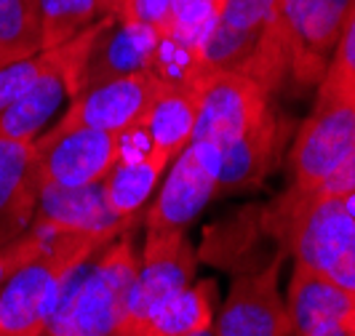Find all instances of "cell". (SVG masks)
Masks as SVG:
<instances>
[{
  "label": "cell",
  "instance_id": "11",
  "mask_svg": "<svg viewBox=\"0 0 355 336\" xmlns=\"http://www.w3.org/2000/svg\"><path fill=\"white\" fill-rule=\"evenodd\" d=\"M160 40L163 35L142 19L105 17L94 21L78 67V94L121 75L153 70Z\"/></svg>",
  "mask_w": 355,
  "mask_h": 336
},
{
  "label": "cell",
  "instance_id": "33",
  "mask_svg": "<svg viewBox=\"0 0 355 336\" xmlns=\"http://www.w3.org/2000/svg\"><path fill=\"white\" fill-rule=\"evenodd\" d=\"M353 334H355V315H353Z\"/></svg>",
  "mask_w": 355,
  "mask_h": 336
},
{
  "label": "cell",
  "instance_id": "24",
  "mask_svg": "<svg viewBox=\"0 0 355 336\" xmlns=\"http://www.w3.org/2000/svg\"><path fill=\"white\" fill-rule=\"evenodd\" d=\"M318 86L355 94V3L347 14L342 33H339L337 48L331 53V62H329L326 75L320 78Z\"/></svg>",
  "mask_w": 355,
  "mask_h": 336
},
{
  "label": "cell",
  "instance_id": "29",
  "mask_svg": "<svg viewBox=\"0 0 355 336\" xmlns=\"http://www.w3.org/2000/svg\"><path fill=\"white\" fill-rule=\"evenodd\" d=\"M193 336H216V334H214V326H211V328H203V331H198Z\"/></svg>",
  "mask_w": 355,
  "mask_h": 336
},
{
  "label": "cell",
  "instance_id": "15",
  "mask_svg": "<svg viewBox=\"0 0 355 336\" xmlns=\"http://www.w3.org/2000/svg\"><path fill=\"white\" fill-rule=\"evenodd\" d=\"M275 0H222L219 17L200 53V70L243 72L257 53Z\"/></svg>",
  "mask_w": 355,
  "mask_h": 336
},
{
  "label": "cell",
  "instance_id": "1",
  "mask_svg": "<svg viewBox=\"0 0 355 336\" xmlns=\"http://www.w3.org/2000/svg\"><path fill=\"white\" fill-rule=\"evenodd\" d=\"M355 0H275L272 19L243 75L270 94L286 78L318 86Z\"/></svg>",
  "mask_w": 355,
  "mask_h": 336
},
{
  "label": "cell",
  "instance_id": "27",
  "mask_svg": "<svg viewBox=\"0 0 355 336\" xmlns=\"http://www.w3.org/2000/svg\"><path fill=\"white\" fill-rule=\"evenodd\" d=\"M102 17L115 19H137L134 17V0H96Z\"/></svg>",
  "mask_w": 355,
  "mask_h": 336
},
{
  "label": "cell",
  "instance_id": "32",
  "mask_svg": "<svg viewBox=\"0 0 355 336\" xmlns=\"http://www.w3.org/2000/svg\"><path fill=\"white\" fill-rule=\"evenodd\" d=\"M6 64H11V62H8V59H6L3 53H0V67H6Z\"/></svg>",
  "mask_w": 355,
  "mask_h": 336
},
{
  "label": "cell",
  "instance_id": "31",
  "mask_svg": "<svg viewBox=\"0 0 355 336\" xmlns=\"http://www.w3.org/2000/svg\"><path fill=\"white\" fill-rule=\"evenodd\" d=\"M102 336H134V334H128V331H112V334H102Z\"/></svg>",
  "mask_w": 355,
  "mask_h": 336
},
{
  "label": "cell",
  "instance_id": "13",
  "mask_svg": "<svg viewBox=\"0 0 355 336\" xmlns=\"http://www.w3.org/2000/svg\"><path fill=\"white\" fill-rule=\"evenodd\" d=\"M33 227L46 235H89L102 243H112L128 232L131 222L110 209L102 182L83 187L37 184Z\"/></svg>",
  "mask_w": 355,
  "mask_h": 336
},
{
  "label": "cell",
  "instance_id": "3",
  "mask_svg": "<svg viewBox=\"0 0 355 336\" xmlns=\"http://www.w3.org/2000/svg\"><path fill=\"white\" fill-rule=\"evenodd\" d=\"M272 227L294 254V265L355 294V203L323 190H291L272 213Z\"/></svg>",
  "mask_w": 355,
  "mask_h": 336
},
{
  "label": "cell",
  "instance_id": "10",
  "mask_svg": "<svg viewBox=\"0 0 355 336\" xmlns=\"http://www.w3.org/2000/svg\"><path fill=\"white\" fill-rule=\"evenodd\" d=\"M166 86L168 83L155 70H139L105 80L72 96V105L53 128H94L123 136L142 123Z\"/></svg>",
  "mask_w": 355,
  "mask_h": 336
},
{
  "label": "cell",
  "instance_id": "17",
  "mask_svg": "<svg viewBox=\"0 0 355 336\" xmlns=\"http://www.w3.org/2000/svg\"><path fill=\"white\" fill-rule=\"evenodd\" d=\"M198 118V86H166L163 94L155 99V105L150 107V112L144 115V121L137 128H131L128 134H134L137 139H142V147H123V152H139L150 150L160 155L163 160L177 158L179 152L190 144L193 131H196Z\"/></svg>",
  "mask_w": 355,
  "mask_h": 336
},
{
  "label": "cell",
  "instance_id": "12",
  "mask_svg": "<svg viewBox=\"0 0 355 336\" xmlns=\"http://www.w3.org/2000/svg\"><path fill=\"white\" fill-rule=\"evenodd\" d=\"M284 256H275L272 265L249 275H238L230 294L214 320L216 336H297L284 297L278 291Z\"/></svg>",
  "mask_w": 355,
  "mask_h": 336
},
{
  "label": "cell",
  "instance_id": "23",
  "mask_svg": "<svg viewBox=\"0 0 355 336\" xmlns=\"http://www.w3.org/2000/svg\"><path fill=\"white\" fill-rule=\"evenodd\" d=\"M37 24L24 0H0V53L8 62L35 56Z\"/></svg>",
  "mask_w": 355,
  "mask_h": 336
},
{
  "label": "cell",
  "instance_id": "14",
  "mask_svg": "<svg viewBox=\"0 0 355 336\" xmlns=\"http://www.w3.org/2000/svg\"><path fill=\"white\" fill-rule=\"evenodd\" d=\"M64 94L75 96V64L72 43L43 51V70L33 86L19 96L8 109L0 112V139L35 142L43 125L53 118Z\"/></svg>",
  "mask_w": 355,
  "mask_h": 336
},
{
  "label": "cell",
  "instance_id": "25",
  "mask_svg": "<svg viewBox=\"0 0 355 336\" xmlns=\"http://www.w3.org/2000/svg\"><path fill=\"white\" fill-rule=\"evenodd\" d=\"M40 70H43V51L0 67V112L8 109L24 91L33 86V80L40 75Z\"/></svg>",
  "mask_w": 355,
  "mask_h": 336
},
{
  "label": "cell",
  "instance_id": "21",
  "mask_svg": "<svg viewBox=\"0 0 355 336\" xmlns=\"http://www.w3.org/2000/svg\"><path fill=\"white\" fill-rule=\"evenodd\" d=\"M216 283L198 281L168 299L153 318L142 326L139 336H193L214 326Z\"/></svg>",
  "mask_w": 355,
  "mask_h": 336
},
{
  "label": "cell",
  "instance_id": "2",
  "mask_svg": "<svg viewBox=\"0 0 355 336\" xmlns=\"http://www.w3.org/2000/svg\"><path fill=\"white\" fill-rule=\"evenodd\" d=\"M139 254L123 232L99 248L64 283L43 336H102L123 331Z\"/></svg>",
  "mask_w": 355,
  "mask_h": 336
},
{
  "label": "cell",
  "instance_id": "26",
  "mask_svg": "<svg viewBox=\"0 0 355 336\" xmlns=\"http://www.w3.org/2000/svg\"><path fill=\"white\" fill-rule=\"evenodd\" d=\"M46 240H49V235L33 227L30 232H24L21 238H17L14 243L0 248V288L6 285V281L17 272L19 267L27 265L30 259H35L37 254L43 251V246H46Z\"/></svg>",
  "mask_w": 355,
  "mask_h": 336
},
{
  "label": "cell",
  "instance_id": "7",
  "mask_svg": "<svg viewBox=\"0 0 355 336\" xmlns=\"http://www.w3.org/2000/svg\"><path fill=\"white\" fill-rule=\"evenodd\" d=\"M196 86L198 118L193 139L211 142L219 150H227L272 112L270 91L243 72H203Z\"/></svg>",
  "mask_w": 355,
  "mask_h": 336
},
{
  "label": "cell",
  "instance_id": "22",
  "mask_svg": "<svg viewBox=\"0 0 355 336\" xmlns=\"http://www.w3.org/2000/svg\"><path fill=\"white\" fill-rule=\"evenodd\" d=\"M99 17L96 0H35L37 46L59 48L91 27Z\"/></svg>",
  "mask_w": 355,
  "mask_h": 336
},
{
  "label": "cell",
  "instance_id": "8",
  "mask_svg": "<svg viewBox=\"0 0 355 336\" xmlns=\"http://www.w3.org/2000/svg\"><path fill=\"white\" fill-rule=\"evenodd\" d=\"M222 150L203 139L190 144L174 158L153 206L144 213V232L187 230L196 216L216 197Z\"/></svg>",
  "mask_w": 355,
  "mask_h": 336
},
{
  "label": "cell",
  "instance_id": "30",
  "mask_svg": "<svg viewBox=\"0 0 355 336\" xmlns=\"http://www.w3.org/2000/svg\"><path fill=\"white\" fill-rule=\"evenodd\" d=\"M27 3V8H30V14H33V19H35V0H24ZM37 24V21H35Z\"/></svg>",
  "mask_w": 355,
  "mask_h": 336
},
{
  "label": "cell",
  "instance_id": "9",
  "mask_svg": "<svg viewBox=\"0 0 355 336\" xmlns=\"http://www.w3.org/2000/svg\"><path fill=\"white\" fill-rule=\"evenodd\" d=\"M37 184L83 187L105 182L123 155V136L94 128H51L33 142Z\"/></svg>",
  "mask_w": 355,
  "mask_h": 336
},
{
  "label": "cell",
  "instance_id": "28",
  "mask_svg": "<svg viewBox=\"0 0 355 336\" xmlns=\"http://www.w3.org/2000/svg\"><path fill=\"white\" fill-rule=\"evenodd\" d=\"M304 336H355L353 334V320H342V323H329V326H320L313 328Z\"/></svg>",
  "mask_w": 355,
  "mask_h": 336
},
{
  "label": "cell",
  "instance_id": "16",
  "mask_svg": "<svg viewBox=\"0 0 355 336\" xmlns=\"http://www.w3.org/2000/svg\"><path fill=\"white\" fill-rule=\"evenodd\" d=\"M37 174L33 142L0 139V248L33 230Z\"/></svg>",
  "mask_w": 355,
  "mask_h": 336
},
{
  "label": "cell",
  "instance_id": "6",
  "mask_svg": "<svg viewBox=\"0 0 355 336\" xmlns=\"http://www.w3.org/2000/svg\"><path fill=\"white\" fill-rule=\"evenodd\" d=\"M196 248L184 230L144 232L137 278L128 294L123 331L139 336L142 326L168 299L196 283Z\"/></svg>",
  "mask_w": 355,
  "mask_h": 336
},
{
  "label": "cell",
  "instance_id": "19",
  "mask_svg": "<svg viewBox=\"0 0 355 336\" xmlns=\"http://www.w3.org/2000/svg\"><path fill=\"white\" fill-rule=\"evenodd\" d=\"M286 307L294 323V334L304 336L307 331L329 326V323L353 320L355 294L310 267L294 265Z\"/></svg>",
  "mask_w": 355,
  "mask_h": 336
},
{
  "label": "cell",
  "instance_id": "18",
  "mask_svg": "<svg viewBox=\"0 0 355 336\" xmlns=\"http://www.w3.org/2000/svg\"><path fill=\"white\" fill-rule=\"evenodd\" d=\"M284 144V128L275 112H270L259 125L243 134L238 142L222 150V168L216 179V197L219 195L246 193L257 187L272 171L278 152Z\"/></svg>",
  "mask_w": 355,
  "mask_h": 336
},
{
  "label": "cell",
  "instance_id": "4",
  "mask_svg": "<svg viewBox=\"0 0 355 336\" xmlns=\"http://www.w3.org/2000/svg\"><path fill=\"white\" fill-rule=\"evenodd\" d=\"M105 246L89 235H49L43 251L0 288V336H43L70 275Z\"/></svg>",
  "mask_w": 355,
  "mask_h": 336
},
{
  "label": "cell",
  "instance_id": "20",
  "mask_svg": "<svg viewBox=\"0 0 355 336\" xmlns=\"http://www.w3.org/2000/svg\"><path fill=\"white\" fill-rule=\"evenodd\" d=\"M166 166H168V160H163L150 150L123 152L102 182L110 209L118 216L134 222L144 209V203L150 200L153 190L158 187Z\"/></svg>",
  "mask_w": 355,
  "mask_h": 336
},
{
  "label": "cell",
  "instance_id": "5",
  "mask_svg": "<svg viewBox=\"0 0 355 336\" xmlns=\"http://www.w3.org/2000/svg\"><path fill=\"white\" fill-rule=\"evenodd\" d=\"M355 152V94L318 86L315 107L291 144L294 193H315Z\"/></svg>",
  "mask_w": 355,
  "mask_h": 336
}]
</instances>
